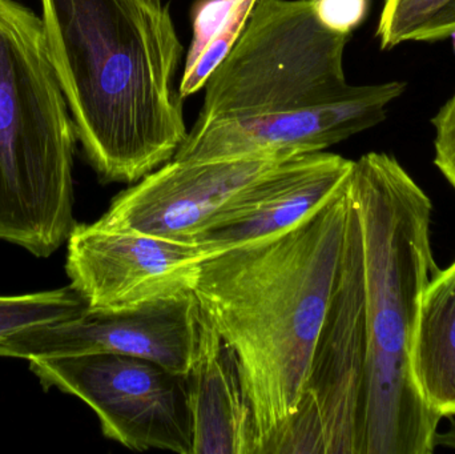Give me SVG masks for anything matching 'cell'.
I'll list each match as a JSON object with an SVG mask.
<instances>
[{
  "label": "cell",
  "mask_w": 455,
  "mask_h": 454,
  "mask_svg": "<svg viewBox=\"0 0 455 454\" xmlns=\"http://www.w3.org/2000/svg\"><path fill=\"white\" fill-rule=\"evenodd\" d=\"M451 40H453V48H454V52H455V32H453V34H451Z\"/></svg>",
  "instance_id": "21"
},
{
  "label": "cell",
  "mask_w": 455,
  "mask_h": 454,
  "mask_svg": "<svg viewBox=\"0 0 455 454\" xmlns=\"http://www.w3.org/2000/svg\"><path fill=\"white\" fill-rule=\"evenodd\" d=\"M435 164L455 191V91L432 119Z\"/></svg>",
  "instance_id": "17"
},
{
  "label": "cell",
  "mask_w": 455,
  "mask_h": 454,
  "mask_svg": "<svg viewBox=\"0 0 455 454\" xmlns=\"http://www.w3.org/2000/svg\"><path fill=\"white\" fill-rule=\"evenodd\" d=\"M350 195L360 219L368 372L363 454H432L443 418L417 388L411 356L422 293L435 274L433 204L397 157L353 162Z\"/></svg>",
  "instance_id": "4"
},
{
  "label": "cell",
  "mask_w": 455,
  "mask_h": 454,
  "mask_svg": "<svg viewBox=\"0 0 455 454\" xmlns=\"http://www.w3.org/2000/svg\"><path fill=\"white\" fill-rule=\"evenodd\" d=\"M67 274L74 290L96 312H124L194 293L203 245L127 229L75 224Z\"/></svg>",
  "instance_id": "8"
},
{
  "label": "cell",
  "mask_w": 455,
  "mask_h": 454,
  "mask_svg": "<svg viewBox=\"0 0 455 454\" xmlns=\"http://www.w3.org/2000/svg\"><path fill=\"white\" fill-rule=\"evenodd\" d=\"M455 32V0H451L427 26L422 27L413 42H438L451 37Z\"/></svg>",
  "instance_id": "19"
},
{
  "label": "cell",
  "mask_w": 455,
  "mask_h": 454,
  "mask_svg": "<svg viewBox=\"0 0 455 454\" xmlns=\"http://www.w3.org/2000/svg\"><path fill=\"white\" fill-rule=\"evenodd\" d=\"M349 37L321 23L313 0H257L173 159L325 151L384 122L406 83L349 84Z\"/></svg>",
  "instance_id": "1"
},
{
  "label": "cell",
  "mask_w": 455,
  "mask_h": 454,
  "mask_svg": "<svg viewBox=\"0 0 455 454\" xmlns=\"http://www.w3.org/2000/svg\"><path fill=\"white\" fill-rule=\"evenodd\" d=\"M45 389L84 402L107 439L128 450L192 454L186 375L128 354H93L29 360Z\"/></svg>",
  "instance_id": "7"
},
{
  "label": "cell",
  "mask_w": 455,
  "mask_h": 454,
  "mask_svg": "<svg viewBox=\"0 0 455 454\" xmlns=\"http://www.w3.org/2000/svg\"><path fill=\"white\" fill-rule=\"evenodd\" d=\"M315 13L331 31L350 36L365 20L369 0H313Z\"/></svg>",
  "instance_id": "18"
},
{
  "label": "cell",
  "mask_w": 455,
  "mask_h": 454,
  "mask_svg": "<svg viewBox=\"0 0 455 454\" xmlns=\"http://www.w3.org/2000/svg\"><path fill=\"white\" fill-rule=\"evenodd\" d=\"M257 0H200L194 11V37L179 85L181 99L204 88L245 27Z\"/></svg>",
  "instance_id": "14"
},
{
  "label": "cell",
  "mask_w": 455,
  "mask_h": 454,
  "mask_svg": "<svg viewBox=\"0 0 455 454\" xmlns=\"http://www.w3.org/2000/svg\"><path fill=\"white\" fill-rule=\"evenodd\" d=\"M88 308L72 285L48 292L0 298V341L29 328L76 319Z\"/></svg>",
  "instance_id": "15"
},
{
  "label": "cell",
  "mask_w": 455,
  "mask_h": 454,
  "mask_svg": "<svg viewBox=\"0 0 455 454\" xmlns=\"http://www.w3.org/2000/svg\"><path fill=\"white\" fill-rule=\"evenodd\" d=\"M353 162L323 151L285 157L251 184L197 244L212 255L297 226L344 186Z\"/></svg>",
  "instance_id": "11"
},
{
  "label": "cell",
  "mask_w": 455,
  "mask_h": 454,
  "mask_svg": "<svg viewBox=\"0 0 455 454\" xmlns=\"http://www.w3.org/2000/svg\"><path fill=\"white\" fill-rule=\"evenodd\" d=\"M366 372L363 234L350 195L336 282L299 405L261 454H363Z\"/></svg>",
  "instance_id": "6"
},
{
  "label": "cell",
  "mask_w": 455,
  "mask_h": 454,
  "mask_svg": "<svg viewBox=\"0 0 455 454\" xmlns=\"http://www.w3.org/2000/svg\"><path fill=\"white\" fill-rule=\"evenodd\" d=\"M186 384L192 454H257L253 416L237 360L203 311Z\"/></svg>",
  "instance_id": "12"
},
{
  "label": "cell",
  "mask_w": 455,
  "mask_h": 454,
  "mask_svg": "<svg viewBox=\"0 0 455 454\" xmlns=\"http://www.w3.org/2000/svg\"><path fill=\"white\" fill-rule=\"evenodd\" d=\"M411 367L430 410L455 418V260L435 269L422 293Z\"/></svg>",
  "instance_id": "13"
},
{
  "label": "cell",
  "mask_w": 455,
  "mask_h": 454,
  "mask_svg": "<svg viewBox=\"0 0 455 454\" xmlns=\"http://www.w3.org/2000/svg\"><path fill=\"white\" fill-rule=\"evenodd\" d=\"M451 426L446 429V432L440 434L438 432L437 448H443V450H454L455 452V418H451Z\"/></svg>",
  "instance_id": "20"
},
{
  "label": "cell",
  "mask_w": 455,
  "mask_h": 454,
  "mask_svg": "<svg viewBox=\"0 0 455 454\" xmlns=\"http://www.w3.org/2000/svg\"><path fill=\"white\" fill-rule=\"evenodd\" d=\"M451 0H385L376 36L382 50H392L427 26Z\"/></svg>",
  "instance_id": "16"
},
{
  "label": "cell",
  "mask_w": 455,
  "mask_h": 454,
  "mask_svg": "<svg viewBox=\"0 0 455 454\" xmlns=\"http://www.w3.org/2000/svg\"><path fill=\"white\" fill-rule=\"evenodd\" d=\"M77 140L104 183H138L187 138L183 45L165 0H40Z\"/></svg>",
  "instance_id": "2"
},
{
  "label": "cell",
  "mask_w": 455,
  "mask_h": 454,
  "mask_svg": "<svg viewBox=\"0 0 455 454\" xmlns=\"http://www.w3.org/2000/svg\"><path fill=\"white\" fill-rule=\"evenodd\" d=\"M76 141L42 18L0 0V240L37 258L68 240Z\"/></svg>",
  "instance_id": "5"
},
{
  "label": "cell",
  "mask_w": 455,
  "mask_h": 454,
  "mask_svg": "<svg viewBox=\"0 0 455 454\" xmlns=\"http://www.w3.org/2000/svg\"><path fill=\"white\" fill-rule=\"evenodd\" d=\"M200 314L194 293L132 311L87 308L76 319L29 328L0 341V357L29 362L77 354H128L187 375L196 354Z\"/></svg>",
  "instance_id": "10"
},
{
  "label": "cell",
  "mask_w": 455,
  "mask_h": 454,
  "mask_svg": "<svg viewBox=\"0 0 455 454\" xmlns=\"http://www.w3.org/2000/svg\"><path fill=\"white\" fill-rule=\"evenodd\" d=\"M349 208L347 178L297 226L212 253L200 267L194 295L237 360L257 454L296 412L331 303Z\"/></svg>",
  "instance_id": "3"
},
{
  "label": "cell",
  "mask_w": 455,
  "mask_h": 454,
  "mask_svg": "<svg viewBox=\"0 0 455 454\" xmlns=\"http://www.w3.org/2000/svg\"><path fill=\"white\" fill-rule=\"evenodd\" d=\"M285 157L170 160L117 195L98 223L197 244L251 184Z\"/></svg>",
  "instance_id": "9"
}]
</instances>
